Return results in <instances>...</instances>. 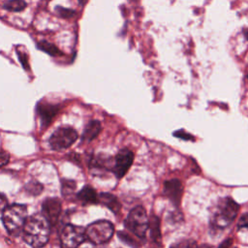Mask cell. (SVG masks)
I'll return each mask as SVG.
<instances>
[{"mask_svg": "<svg viewBox=\"0 0 248 248\" xmlns=\"http://www.w3.org/2000/svg\"><path fill=\"white\" fill-rule=\"evenodd\" d=\"M50 228V224L42 213L33 214L26 219L23 226V240L33 248H42L48 242Z\"/></svg>", "mask_w": 248, "mask_h": 248, "instance_id": "cell-1", "label": "cell"}, {"mask_svg": "<svg viewBox=\"0 0 248 248\" xmlns=\"http://www.w3.org/2000/svg\"><path fill=\"white\" fill-rule=\"evenodd\" d=\"M239 205L232 198L226 197L218 200L211 209L210 223L217 229L228 227L236 217Z\"/></svg>", "mask_w": 248, "mask_h": 248, "instance_id": "cell-2", "label": "cell"}, {"mask_svg": "<svg viewBox=\"0 0 248 248\" xmlns=\"http://www.w3.org/2000/svg\"><path fill=\"white\" fill-rule=\"evenodd\" d=\"M28 218L27 206L24 204H10L2 211V222L11 235H18Z\"/></svg>", "mask_w": 248, "mask_h": 248, "instance_id": "cell-3", "label": "cell"}, {"mask_svg": "<svg viewBox=\"0 0 248 248\" xmlns=\"http://www.w3.org/2000/svg\"><path fill=\"white\" fill-rule=\"evenodd\" d=\"M114 227L108 220H98L85 229V237L91 243L99 245L108 242L113 235Z\"/></svg>", "mask_w": 248, "mask_h": 248, "instance_id": "cell-4", "label": "cell"}, {"mask_svg": "<svg viewBox=\"0 0 248 248\" xmlns=\"http://www.w3.org/2000/svg\"><path fill=\"white\" fill-rule=\"evenodd\" d=\"M149 219L142 206L134 207L125 220L126 228L136 236L142 238L148 230Z\"/></svg>", "mask_w": 248, "mask_h": 248, "instance_id": "cell-5", "label": "cell"}, {"mask_svg": "<svg viewBox=\"0 0 248 248\" xmlns=\"http://www.w3.org/2000/svg\"><path fill=\"white\" fill-rule=\"evenodd\" d=\"M78 139V133L72 127H59L50 136L48 142L53 150L61 151L69 148Z\"/></svg>", "mask_w": 248, "mask_h": 248, "instance_id": "cell-6", "label": "cell"}, {"mask_svg": "<svg viewBox=\"0 0 248 248\" xmlns=\"http://www.w3.org/2000/svg\"><path fill=\"white\" fill-rule=\"evenodd\" d=\"M85 239V229L73 224L66 225L60 233L61 248H78Z\"/></svg>", "mask_w": 248, "mask_h": 248, "instance_id": "cell-7", "label": "cell"}, {"mask_svg": "<svg viewBox=\"0 0 248 248\" xmlns=\"http://www.w3.org/2000/svg\"><path fill=\"white\" fill-rule=\"evenodd\" d=\"M134 161V153L128 149H121L114 158V164L112 167V171L117 178H122L132 166Z\"/></svg>", "mask_w": 248, "mask_h": 248, "instance_id": "cell-8", "label": "cell"}, {"mask_svg": "<svg viewBox=\"0 0 248 248\" xmlns=\"http://www.w3.org/2000/svg\"><path fill=\"white\" fill-rule=\"evenodd\" d=\"M61 210V202L57 198H47L43 202L42 214L48 221L51 227L56 225L60 217Z\"/></svg>", "mask_w": 248, "mask_h": 248, "instance_id": "cell-9", "label": "cell"}, {"mask_svg": "<svg viewBox=\"0 0 248 248\" xmlns=\"http://www.w3.org/2000/svg\"><path fill=\"white\" fill-rule=\"evenodd\" d=\"M182 192H183L182 184L176 178L167 180L164 183V194L175 205H178L180 203L182 199Z\"/></svg>", "mask_w": 248, "mask_h": 248, "instance_id": "cell-10", "label": "cell"}, {"mask_svg": "<svg viewBox=\"0 0 248 248\" xmlns=\"http://www.w3.org/2000/svg\"><path fill=\"white\" fill-rule=\"evenodd\" d=\"M98 202L107 206L113 213H118L121 208L118 199L110 193H101L98 195Z\"/></svg>", "mask_w": 248, "mask_h": 248, "instance_id": "cell-11", "label": "cell"}, {"mask_svg": "<svg viewBox=\"0 0 248 248\" xmlns=\"http://www.w3.org/2000/svg\"><path fill=\"white\" fill-rule=\"evenodd\" d=\"M57 111H58V108L50 104H45V105L40 104L38 106V114L40 115L44 125H48V123L55 116Z\"/></svg>", "mask_w": 248, "mask_h": 248, "instance_id": "cell-12", "label": "cell"}, {"mask_svg": "<svg viewBox=\"0 0 248 248\" xmlns=\"http://www.w3.org/2000/svg\"><path fill=\"white\" fill-rule=\"evenodd\" d=\"M101 130H102V126L98 120L89 121L84 128L82 138H81L82 141L88 142L93 140L100 134Z\"/></svg>", "mask_w": 248, "mask_h": 248, "instance_id": "cell-13", "label": "cell"}, {"mask_svg": "<svg viewBox=\"0 0 248 248\" xmlns=\"http://www.w3.org/2000/svg\"><path fill=\"white\" fill-rule=\"evenodd\" d=\"M77 198L85 204L98 202V194L90 185H85L83 188H81V190L77 194Z\"/></svg>", "mask_w": 248, "mask_h": 248, "instance_id": "cell-14", "label": "cell"}, {"mask_svg": "<svg viewBox=\"0 0 248 248\" xmlns=\"http://www.w3.org/2000/svg\"><path fill=\"white\" fill-rule=\"evenodd\" d=\"M148 229H150L151 237H152L155 241H159L160 238H161L160 221H159V218H158L156 215H152V217L149 219Z\"/></svg>", "mask_w": 248, "mask_h": 248, "instance_id": "cell-15", "label": "cell"}, {"mask_svg": "<svg viewBox=\"0 0 248 248\" xmlns=\"http://www.w3.org/2000/svg\"><path fill=\"white\" fill-rule=\"evenodd\" d=\"M76 182L71 179L63 178L61 180V193L65 198L71 197L76 190Z\"/></svg>", "mask_w": 248, "mask_h": 248, "instance_id": "cell-16", "label": "cell"}, {"mask_svg": "<svg viewBox=\"0 0 248 248\" xmlns=\"http://www.w3.org/2000/svg\"><path fill=\"white\" fill-rule=\"evenodd\" d=\"M43 190H44L43 184L38 182V181H35V180L29 181L24 186V191L26 193H28L29 195H32V196L40 195L43 192Z\"/></svg>", "mask_w": 248, "mask_h": 248, "instance_id": "cell-17", "label": "cell"}, {"mask_svg": "<svg viewBox=\"0 0 248 248\" xmlns=\"http://www.w3.org/2000/svg\"><path fill=\"white\" fill-rule=\"evenodd\" d=\"M26 3L23 0H9L4 3V8L12 12H20L24 10Z\"/></svg>", "mask_w": 248, "mask_h": 248, "instance_id": "cell-18", "label": "cell"}, {"mask_svg": "<svg viewBox=\"0 0 248 248\" xmlns=\"http://www.w3.org/2000/svg\"><path fill=\"white\" fill-rule=\"evenodd\" d=\"M38 47H40L43 51L48 53L49 55H54V56L61 55V51L54 45H52L48 42H46V41L40 42L38 44Z\"/></svg>", "mask_w": 248, "mask_h": 248, "instance_id": "cell-19", "label": "cell"}, {"mask_svg": "<svg viewBox=\"0 0 248 248\" xmlns=\"http://www.w3.org/2000/svg\"><path fill=\"white\" fill-rule=\"evenodd\" d=\"M170 248H198V244L193 239H183L171 244Z\"/></svg>", "mask_w": 248, "mask_h": 248, "instance_id": "cell-20", "label": "cell"}, {"mask_svg": "<svg viewBox=\"0 0 248 248\" xmlns=\"http://www.w3.org/2000/svg\"><path fill=\"white\" fill-rule=\"evenodd\" d=\"M118 236L119 238H121V240L125 243H127L128 245L134 247V248H137L138 247V243L137 241L134 239V237H132L130 234H128L127 232H118Z\"/></svg>", "mask_w": 248, "mask_h": 248, "instance_id": "cell-21", "label": "cell"}, {"mask_svg": "<svg viewBox=\"0 0 248 248\" xmlns=\"http://www.w3.org/2000/svg\"><path fill=\"white\" fill-rule=\"evenodd\" d=\"M173 136L176 137V138H179V139H182V140H194L193 136L186 133L184 130H178V131H175L173 133Z\"/></svg>", "mask_w": 248, "mask_h": 248, "instance_id": "cell-22", "label": "cell"}, {"mask_svg": "<svg viewBox=\"0 0 248 248\" xmlns=\"http://www.w3.org/2000/svg\"><path fill=\"white\" fill-rule=\"evenodd\" d=\"M237 228L238 229H248V213L243 214L238 222H237Z\"/></svg>", "mask_w": 248, "mask_h": 248, "instance_id": "cell-23", "label": "cell"}, {"mask_svg": "<svg viewBox=\"0 0 248 248\" xmlns=\"http://www.w3.org/2000/svg\"><path fill=\"white\" fill-rule=\"evenodd\" d=\"M10 160V155L8 152H6L5 150L0 149V168L4 167L5 165L8 164Z\"/></svg>", "mask_w": 248, "mask_h": 248, "instance_id": "cell-24", "label": "cell"}, {"mask_svg": "<svg viewBox=\"0 0 248 248\" xmlns=\"http://www.w3.org/2000/svg\"><path fill=\"white\" fill-rule=\"evenodd\" d=\"M56 10L59 13V15L62 16L63 17H71L75 14L73 10H69V9H65V8H61V7H57Z\"/></svg>", "mask_w": 248, "mask_h": 248, "instance_id": "cell-25", "label": "cell"}, {"mask_svg": "<svg viewBox=\"0 0 248 248\" xmlns=\"http://www.w3.org/2000/svg\"><path fill=\"white\" fill-rule=\"evenodd\" d=\"M8 205V201L5 196L0 194V211H3L4 208Z\"/></svg>", "mask_w": 248, "mask_h": 248, "instance_id": "cell-26", "label": "cell"}, {"mask_svg": "<svg viewBox=\"0 0 248 248\" xmlns=\"http://www.w3.org/2000/svg\"><path fill=\"white\" fill-rule=\"evenodd\" d=\"M232 238L225 239V240L222 242V244L219 245L218 248H230L231 245H232Z\"/></svg>", "mask_w": 248, "mask_h": 248, "instance_id": "cell-27", "label": "cell"}, {"mask_svg": "<svg viewBox=\"0 0 248 248\" xmlns=\"http://www.w3.org/2000/svg\"><path fill=\"white\" fill-rule=\"evenodd\" d=\"M198 248H212V247L209 245H202L201 247H198Z\"/></svg>", "mask_w": 248, "mask_h": 248, "instance_id": "cell-28", "label": "cell"}, {"mask_svg": "<svg viewBox=\"0 0 248 248\" xmlns=\"http://www.w3.org/2000/svg\"><path fill=\"white\" fill-rule=\"evenodd\" d=\"M78 1H79V2L82 4V3H84V1H85V0H78Z\"/></svg>", "mask_w": 248, "mask_h": 248, "instance_id": "cell-29", "label": "cell"}, {"mask_svg": "<svg viewBox=\"0 0 248 248\" xmlns=\"http://www.w3.org/2000/svg\"><path fill=\"white\" fill-rule=\"evenodd\" d=\"M247 78H248V76H247Z\"/></svg>", "mask_w": 248, "mask_h": 248, "instance_id": "cell-30", "label": "cell"}]
</instances>
